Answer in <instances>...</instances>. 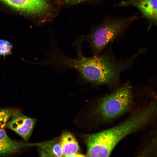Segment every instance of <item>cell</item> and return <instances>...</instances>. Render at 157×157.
<instances>
[{"label": "cell", "mask_w": 157, "mask_h": 157, "mask_svg": "<svg viewBox=\"0 0 157 157\" xmlns=\"http://www.w3.org/2000/svg\"><path fill=\"white\" fill-rule=\"evenodd\" d=\"M79 41V42H81V41H78V40L77 41ZM55 46H56V44H53V45H52L51 47V49L52 48H53V47H55ZM49 52V51L48 52V53ZM46 58H45V60L43 61V64L44 65H47L46 64Z\"/></svg>", "instance_id": "9a60e30c"}, {"label": "cell", "mask_w": 157, "mask_h": 157, "mask_svg": "<svg viewBox=\"0 0 157 157\" xmlns=\"http://www.w3.org/2000/svg\"><path fill=\"white\" fill-rule=\"evenodd\" d=\"M63 157H87L86 156L79 154L75 153L69 155L64 156Z\"/></svg>", "instance_id": "5bb4252c"}, {"label": "cell", "mask_w": 157, "mask_h": 157, "mask_svg": "<svg viewBox=\"0 0 157 157\" xmlns=\"http://www.w3.org/2000/svg\"><path fill=\"white\" fill-rule=\"evenodd\" d=\"M138 14L126 18H112L104 21L94 28L88 35L79 40H86L90 43L94 55H99L105 47L135 20Z\"/></svg>", "instance_id": "3957f363"}, {"label": "cell", "mask_w": 157, "mask_h": 157, "mask_svg": "<svg viewBox=\"0 0 157 157\" xmlns=\"http://www.w3.org/2000/svg\"><path fill=\"white\" fill-rule=\"evenodd\" d=\"M40 157H51L48 153L44 150L39 149Z\"/></svg>", "instance_id": "4fadbf2b"}, {"label": "cell", "mask_w": 157, "mask_h": 157, "mask_svg": "<svg viewBox=\"0 0 157 157\" xmlns=\"http://www.w3.org/2000/svg\"><path fill=\"white\" fill-rule=\"evenodd\" d=\"M14 112L8 109H0V130H4L8 121Z\"/></svg>", "instance_id": "30bf717a"}, {"label": "cell", "mask_w": 157, "mask_h": 157, "mask_svg": "<svg viewBox=\"0 0 157 157\" xmlns=\"http://www.w3.org/2000/svg\"><path fill=\"white\" fill-rule=\"evenodd\" d=\"M132 104L131 89L127 84L124 85L101 98L94 114L99 117L101 122L106 123L126 113L131 108Z\"/></svg>", "instance_id": "7a4b0ae2"}, {"label": "cell", "mask_w": 157, "mask_h": 157, "mask_svg": "<svg viewBox=\"0 0 157 157\" xmlns=\"http://www.w3.org/2000/svg\"><path fill=\"white\" fill-rule=\"evenodd\" d=\"M35 143L17 141L10 138L4 130H0V157L15 153L23 149L35 146Z\"/></svg>", "instance_id": "52a82bcc"}, {"label": "cell", "mask_w": 157, "mask_h": 157, "mask_svg": "<svg viewBox=\"0 0 157 157\" xmlns=\"http://www.w3.org/2000/svg\"><path fill=\"white\" fill-rule=\"evenodd\" d=\"M36 146L46 152L51 157H63V156L60 141L57 140L36 143Z\"/></svg>", "instance_id": "9c48e42d"}, {"label": "cell", "mask_w": 157, "mask_h": 157, "mask_svg": "<svg viewBox=\"0 0 157 157\" xmlns=\"http://www.w3.org/2000/svg\"><path fill=\"white\" fill-rule=\"evenodd\" d=\"M157 0H126L116 5L119 6L131 5L137 8L149 21L148 28L157 23Z\"/></svg>", "instance_id": "8992f818"}, {"label": "cell", "mask_w": 157, "mask_h": 157, "mask_svg": "<svg viewBox=\"0 0 157 157\" xmlns=\"http://www.w3.org/2000/svg\"><path fill=\"white\" fill-rule=\"evenodd\" d=\"M12 45L8 41L5 40H0V55H7L10 53Z\"/></svg>", "instance_id": "8fae6325"}, {"label": "cell", "mask_w": 157, "mask_h": 157, "mask_svg": "<svg viewBox=\"0 0 157 157\" xmlns=\"http://www.w3.org/2000/svg\"><path fill=\"white\" fill-rule=\"evenodd\" d=\"M149 112L140 108L120 124L99 132L84 137L87 157H110L119 142L128 135L151 123Z\"/></svg>", "instance_id": "6da1fadb"}, {"label": "cell", "mask_w": 157, "mask_h": 157, "mask_svg": "<svg viewBox=\"0 0 157 157\" xmlns=\"http://www.w3.org/2000/svg\"><path fill=\"white\" fill-rule=\"evenodd\" d=\"M1 0L17 10L34 15L48 17L52 9L50 0Z\"/></svg>", "instance_id": "277c9868"}, {"label": "cell", "mask_w": 157, "mask_h": 157, "mask_svg": "<svg viewBox=\"0 0 157 157\" xmlns=\"http://www.w3.org/2000/svg\"><path fill=\"white\" fill-rule=\"evenodd\" d=\"M66 4L69 5H75L84 2L90 1L94 0H62Z\"/></svg>", "instance_id": "7c38bea8"}, {"label": "cell", "mask_w": 157, "mask_h": 157, "mask_svg": "<svg viewBox=\"0 0 157 157\" xmlns=\"http://www.w3.org/2000/svg\"><path fill=\"white\" fill-rule=\"evenodd\" d=\"M36 122L35 119L28 117L19 111L14 112L6 126L28 141L32 133Z\"/></svg>", "instance_id": "5b68a950"}, {"label": "cell", "mask_w": 157, "mask_h": 157, "mask_svg": "<svg viewBox=\"0 0 157 157\" xmlns=\"http://www.w3.org/2000/svg\"><path fill=\"white\" fill-rule=\"evenodd\" d=\"M59 141L63 156L77 153L78 151V144L74 137L70 133H63Z\"/></svg>", "instance_id": "ba28073f"}]
</instances>
